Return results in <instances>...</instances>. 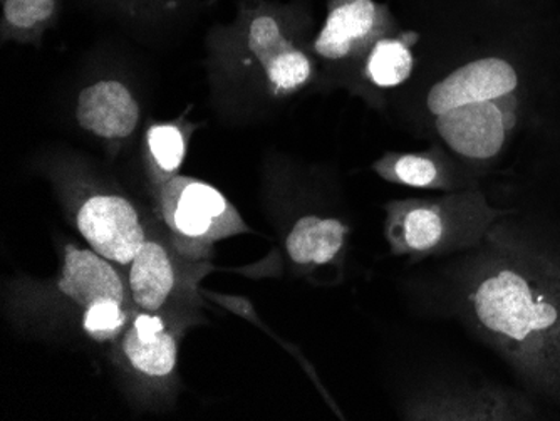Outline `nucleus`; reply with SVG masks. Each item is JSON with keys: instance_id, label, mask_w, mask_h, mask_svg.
Returning <instances> with one entry per match:
<instances>
[{"instance_id": "obj_7", "label": "nucleus", "mask_w": 560, "mask_h": 421, "mask_svg": "<svg viewBox=\"0 0 560 421\" xmlns=\"http://www.w3.org/2000/svg\"><path fill=\"white\" fill-rule=\"evenodd\" d=\"M75 118L84 130L106 140L131 137L140 122V105L119 81H100L78 96Z\"/></svg>"}, {"instance_id": "obj_13", "label": "nucleus", "mask_w": 560, "mask_h": 421, "mask_svg": "<svg viewBox=\"0 0 560 421\" xmlns=\"http://www.w3.org/2000/svg\"><path fill=\"white\" fill-rule=\"evenodd\" d=\"M417 34L381 37L366 59V74L377 87H396L411 77L415 68L413 49Z\"/></svg>"}, {"instance_id": "obj_15", "label": "nucleus", "mask_w": 560, "mask_h": 421, "mask_svg": "<svg viewBox=\"0 0 560 421\" xmlns=\"http://www.w3.org/2000/svg\"><path fill=\"white\" fill-rule=\"evenodd\" d=\"M386 180L415 188H442L448 185L442 165L428 155H388L376 163Z\"/></svg>"}, {"instance_id": "obj_4", "label": "nucleus", "mask_w": 560, "mask_h": 421, "mask_svg": "<svg viewBox=\"0 0 560 421\" xmlns=\"http://www.w3.org/2000/svg\"><path fill=\"white\" fill-rule=\"evenodd\" d=\"M245 27L248 51L266 72L276 96L295 93L310 83L313 62L285 33L284 24L273 12L252 11Z\"/></svg>"}, {"instance_id": "obj_3", "label": "nucleus", "mask_w": 560, "mask_h": 421, "mask_svg": "<svg viewBox=\"0 0 560 421\" xmlns=\"http://www.w3.org/2000/svg\"><path fill=\"white\" fill-rule=\"evenodd\" d=\"M393 15L376 0H329L323 30L314 40V51L329 61L363 55L389 36Z\"/></svg>"}, {"instance_id": "obj_10", "label": "nucleus", "mask_w": 560, "mask_h": 421, "mask_svg": "<svg viewBox=\"0 0 560 421\" xmlns=\"http://www.w3.org/2000/svg\"><path fill=\"white\" fill-rule=\"evenodd\" d=\"M175 288V269L168 253L159 242H144L130 270L135 303L148 313L162 309Z\"/></svg>"}, {"instance_id": "obj_16", "label": "nucleus", "mask_w": 560, "mask_h": 421, "mask_svg": "<svg viewBox=\"0 0 560 421\" xmlns=\"http://www.w3.org/2000/svg\"><path fill=\"white\" fill-rule=\"evenodd\" d=\"M58 14V0H4L2 26L4 33L30 36L43 33Z\"/></svg>"}, {"instance_id": "obj_5", "label": "nucleus", "mask_w": 560, "mask_h": 421, "mask_svg": "<svg viewBox=\"0 0 560 421\" xmlns=\"http://www.w3.org/2000/svg\"><path fill=\"white\" fill-rule=\"evenodd\" d=\"M78 229L91 249L112 262H133L144 231L133 203L119 195H94L78 213Z\"/></svg>"}, {"instance_id": "obj_6", "label": "nucleus", "mask_w": 560, "mask_h": 421, "mask_svg": "<svg viewBox=\"0 0 560 421\" xmlns=\"http://www.w3.org/2000/svg\"><path fill=\"white\" fill-rule=\"evenodd\" d=\"M518 83L517 69L506 59L495 56L475 59L431 87L427 106L431 115L439 116L458 106L517 94Z\"/></svg>"}, {"instance_id": "obj_1", "label": "nucleus", "mask_w": 560, "mask_h": 421, "mask_svg": "<svg viewBox=\"0 0 560 421\" xmlns=\"http://www.w3.org/2000/svg\"><path fill=\"white\" fill-rule=\"evenodd\" d=\"M490 249L467 301L475 328L525 385L560 404V259L514 232Z\"/></svg>"}, {"instance_id": "obj_11", "label": "nucleus", "mask_w": 560, "mask_h": 421, "mask_svg": "<svg viewBox=\"0 0 560 421\" xmlns=\"http://www.w3.org/2000/svg\"><path fill=\"white\" fill-rule=\"evenodd\" d=\"M346 234L348 227L339 220L302 217L289 232L285 249L299 266H324L341 253Z\"/></svg>"}, {"instance_id": "obj_9", "label": "nucleus", "mask_w": 560, "mask_h": 421, "mask_svg": "<svg viewBox=\"0 0 560 421\" xmlns=\"http://www.w3.org/2000/svg\"><path fill=\"white\" fill-rule=\"evenodd\" d=\"M122 350L133 367L153 378L168 376L176 364L175 338L166 331L162 317L140 314L122 339Z\"/></svg>"}, {"instance_id": "obj_18", "label": "nucleus", "mask_w": 560, "mask_h": 421, "mask_svg": "<svg viewBox=\"0 0 560 421\" xmlns=\"http://www.w3.org/2000/svg\"><path fill=\"white\" fill-rule=\"evenodd\" d=\"M118 301H101L86 307L83 326L88 335L96 341L116 338L125 328L126 314Z\"/></svg>"}, {"instance_id": "obj_2", "label": "nucleus", "mask_w": 560, "mask_h": 421, "mask_svg": "<svg viewBox=\"0 0 560 421\" xmlns=\"http://www.w3.org/2000/svg\"><path fill=\"white\" fill-rule=\"evenodd\" d=\"M517 94L470 103L435 116V127L450 150L475 162L495 159L517 125Z\"/></svg>"}, {"instance_id": "obj_12", "label": "nucleus", "mask_w": 560, "mask_h": 421, "mask_svg": "<svg viewBox=\"0 0 560 421\" xmlns=\"http://www.w3.org/2000/svg\"><path fill=\"white\" fill-rule=\"evenodd\" d=\"M176 206L173 222L182 234L198 237L206 234L217 217L226 209V200L212 185L197 180L176 182Z\"/></svg>"}, {"instance_id": "obj_14", "label": "nucleus", "mask_w": 560, "mask_h": 421, "mask_svg": "<svg viewBox=\"0 0 560 421\" xmlns=\"http://www.w3.org/2000/svg\"><path fill=\"white\" fill-rule=\"evenodd\" d=\"M401 242L411 253H430L445 235L443 212L435 203L411 202L401 213Z\"/></svg>"}, {"instance_id": "obj_17", "label": "nucleus", "mask_w": 560, "mask_h": 421, "mask_svg": "<svg viewBox=\"0 0 560 421\" xmlns=\"http://www.w3.org/2000/svg\"><path fill=\"white\" fill-rule=\"evenodd\" d=\"M147 150L160 173L173 175L187 156V133L175 122L153 125L147 131Z\"/></svg>"}, {"instance_id": "obj_8", "label": "nucleus", "mask_w": 560, "mask_h": 421, "mask_svg": "<svg viewBox=\"0 0 560 421\" xmlns=\"http://www.w3.org/2000/svg\"><path fill=\"white\" fill-rule=\"evenodd\" d=\"M59 289L83 307L101 301H125L121 279L108 259L94 250L78 249L72 245L66 249Z\"/></svg>"}]
</instances>
